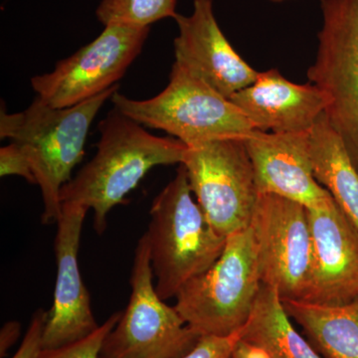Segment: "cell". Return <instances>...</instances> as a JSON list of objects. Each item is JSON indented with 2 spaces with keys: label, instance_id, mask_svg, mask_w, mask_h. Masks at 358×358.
<instances>
[{
  "label": "cell",
  "instance_id": "cell-1",
  "mask_svg": "<svg viewBox=\"0 0 358 358\" xmlns=\"http://www.w3.org/2000/svg\"><path fill=\"white\" fill-rule=\"evenodd\" d=\"M96 152L61 189V203L94 211L99 235L107 229V217L136 187L150 169L181 164L187 145L171 136L148 133L138 122L112 110L99 124Z\"/></svg>",
  "mask_w": 358,
  "mask_h": 358
},
{
  "label": "cell",
  "instance_id": "cell-2",
  "mask_svg": "<svg viewBox=\"0 0 358 358\" xmlns=\"http://www.w3.org/2000/svg\"><path fill=\"white\" fill-rule=\"evenodd\" d=\"M117 89L119 85H115L88 101L63 109L50 107L38 96L22 112L8 114L1 109L0 138L20 145L31 164L43 199L42 223H57L62 210L61 189L83 159L92 122Z\"/></svg>",
  "mask_w": 358,
  "mask_h": 358
},
{
  "label": "cell",
  "instance_id": "cell-3",
  "mask_svg": "<svg viewBox=\"0 0 358 358\" xmlns=\"http://www.w3.org/2000/svg\"><path fill=\"white\" fill-rule=\"evenodd\" d=\"M145 233L157 293L164 301L176 298L186 282L203 274L222 254L227 238L212 227L193 199L185 167L152 201Z\"/></svg>",
  "mask_w": 358,
  "mask_h": 358
},
{
  "label": "cell",
  "instance_id": "cell-4",
  "mask_svg": "<svg viewBox=\"0 0 358 358\" xmlns=\"http://www.w3.org/2000/svg\"><path fill=\"white\" fill-rule=\"evenodd\" d=\"M112 103L141 126L166 131L187 147L221 138H245L256 129L229 99L176 62L169 85L159 95L134 100L115 92Z\"/></svg>",
  "mask_w": 358,
  "mask_h": 358
},
{
  "label": "cell",
  "instance_id": "cell-5",
  "mask_svg": "<svg viewBox=\"0 0 358 358\" xmlns=\"http://www.w3.org/2000/svg\"><path fill=\"white\" fill-rule=\"evenodd\" d=\"M261 287L256 240L249 226L227 237L218 260L186 282L174 307L201 336H228L248 322Z\"/></svg>",
  "mask_w": 358,
  "mask_h": 358
},
{
  "label": "cell",
  "instance_id": "cell-6",
  "mask_svg": "<svg viewBox=\"0 0 358 358\" xmlns=\"http://www.w3.org/2000/svg\"><path fill=\"white\" fill-rule=\"evenodd\" d=\"M154 280L143 234L134 253L128 307L103 341L100 358H182L196 345L201 334L164 303Z\"/></svg>",
  "mask_w": 358,
  "mask_h": 358
},
{
  "label": "cell",
  "instance_id": "cell-7",
  "mask_svg": "<svg viewBox=\"0 0 358 358\" xmlns=\"http://www.w3.org/2000/svg\"><path fill=\"white\" fill-rule=\"evenodd\" d=\"M322 25L310 83L326 95V115L358 169V0H320Z\"/></svg>",
  "mask_w": 358,
  "mask_h": 358
},
{
  "label": "cell",
  "instance_id": "cell-8",
  "mask_svg": "<svg viewBox=\"0 0 358 358\" xmlns=\"http://www.w3.org/2000/svg\"><path fill=\"white\" fill-rule=\"evenodd\" d=\"M181 164L197 203L218 234L227 238L249 227L259 192L243 138L187 147Z\"/></svg>",
  "mask_w": 358,
  "mask_h": 358
},
{
  "label": "cell",
  "instance_id": "cell-9",
  "mask_svg": "<svg viewBox=\"0 0 358 358\" xmlns=\"http://www.w3.org/2000/svg\"><path fill=\"white\" fill-rule=\"evenodd\" d=\"M150 27L105 26L91 43L31 79L40 100L55 109L73 107L117 85L143 50Z\"/></svg>",
  "mask_w": 358,
  "mask_h": 358
},
{
  "label": "cell",
  "instance_id": "cell-10",
  "mask_svg": "<svg viewBox=\"0 0 358 358\" xmlns=\"http://www.w3.org/2000/svg\"><path fill=\"white\" fill-rule=\"evenodd\" d=\"M250 227L255 236L262 284L281 300L303 301L312 266V233L307 207L259 193Z\"/></svg>",
  "mask_w": 358,
  "mask_h": 358
},
{
  "label": "cell",
  "instance_id": "cell-11",
  "mask_svg": "<svg viewBox=\"0 0 358 358\" xmlns=\"http://www.w3.org/2000/svg\"><path fill=\"white\" fill-rule=\"evenodd\" d=\"M308 209L312 266L303 301L343 306L358 301V230L333 197Z\"/></svg>",
  "mask_w": 358,
  "mask_h": 358
},
{
  "label": "cell",
  "instance_id": "cell-12",
  "mask_svg": "<svg viewBox=\"0 0 358 358\" xmlns=\"http://www.w3.org/2000/svg\"><path fill=\"white\" fill-rule=\"evenodd\" d=\"M88 209L63 203L57 220L55 255L57 277L53 305L45 324L42 346L57 348L81 341L99 329L91 306V296L78 262L80 240Z\"/></svg>",
  "mask_w": 358,
  "mask_h": 358
},
{
  "label": "cell",
  "instance_id": "cell-13",
  "mask_svg": "<svg viewBox=\"0 0 358 358\" xmlns=\"http://www.w3.org/2000/svg\"><path fill=\"white\" fill-rule=\"evenodd\" d=\"M176 62L225 98L255 82L259 72L247 64L223 34L213 0H193L189 16L176 14Z\"/></svg>",
  "mask_w": 358,
  "mask_h": 358
},
{
  "label": "cell",
  "instance_id": "cell-14",
  "mask_svg": "<svg viewBox=\"0 0 358 358\" xmlns=\"http://www.w3.org/2000/svg\"><path fill=\"white\" fill-rule=\"evenodd\" d=\"M243 141L259 193L285 197L307 208L331 196L313 176L308 131L275 134L255 129Z\"/></svg>",
  "mask_w": 358,
  "mask_h": 358
},
{
  "label": "cell",
  "instance_id": "cell-15",
  "mask_svg": "<svg viewBox=\"0 0 358 358\" xmlns=\"http://www.w3.org/2000/svg\"><path fill=\"white\" fill-rule=\"evenodd\" d=\"M256 129L275 134L308 133L326 112V95L315 85L294 84L277 69L259 72L254 83L229 99Z\"/></svg>",
  "mask_w": 358,
  "mask_h": 358
},
{
  "label": "cell",
  "instance_id": "cell-16",
  "mask_svg": "<svg viewBox=\"0 0 358 358\" xmlns=\"http://www.w3.org/2000/svg\"><path fill=\"white\" fill-rule=\"evenodd\" d=\"M322 358H358V301L343 306L282 300Z\"/></svg>",
  "mask_w": 358,
  "mask_h": 358
},
{
  "label": "cell",
  "instance_id": "cell-17",
  "mask_svg": "<svg viewBox=\"0 0 358 358\" xmlns=\"http://www.w3.org/2000/svg\"><path fill=\"white\" fill-rule=\"evenodd\" d=\"M313 176L358 230V169L324 113L308 131Z\"/></svg>",
  "mask_w": 358,
  "mask_h": 358
},
{
  "label": "cell",
  "instance_id": "cell-18",
  "mask_svg": "<svg viewBox=\"0 0 358 358\" xmlns=\"http://www.w3.org/2000/svg\"><path fill=\"white\" fill-rule=\"evenodd\" d=\"M242 338L262 346L273 358H322L292 324L278 292L263 284Z\"/></svg>",
  "mask_w": 358,
  "mask_h": 358
},
{
  "label": "cell",
  "instance_id": "cell-19",
  "mask_svg": "<svg viewBox=\"0 0 358 358\" xmlns=\"http://www.w3.org/2000/svg\"><path fill=\"white\" fill-rule=\"evenodd\" d=\"M176 3L178 0H102L96 15L103 26L147 28L164 18L176 17Z\"/></svg>",
  "mask_w": 358,
  "mask_h": 358
},
{
  "label": "cell",
  "instance_id": "cell-20",
  "mask_svg": "<svg viewBox=\"0 0 358 358\" xmlns=\"http://www.w3.org/2000/svg\"><path fill=\"white\" fill-rule=\"evenodd\" d=\"M122 312L112 315L89 336L61 348L42 350L39 358H100L103 341L121 319Z\"/></svg>",
  "mask_w": 358,
  "mask_h": 358
},
{
  "label": "cell",
  "instance_id": "cell-21",
  "mask_svg": "<svg viewBox=\"0 0 358 358\" xmlns=\"http://www.w3.org/2000/svg\"><path fill=\"white\" fill-rule=\"evenodd\" d=\"M242 329L228 336H201L196 345L182 358H231Z\"/></svg>",
  "mask_w": 358,
  "mask_h": 358
},
{
  "label": "cell",
  "instance_id": "cell-22",
  "mask_svg": "<svg viewBox=\"0 0 358 358\" xmlns=\"http://www.w3.org/2000/svg\"><path fill=\"white\" fill-rule=\"evenodd\" d=\"M17 176L31 185H36L31 164L24 150L17 143H10L0 148V176Z\"/></svg>",
  "mask_w": 358,
  "mask_h": 358
},
{
  "label": "cell",
  "instance_id": "cell-23",
  "mask_svg": "<svg viewBox=\"0 0 358 358\" xmlns=\"http://www.w3.org/2000/svg\"><path fill=\"white\" fill-rule=\"evenodd\" d=\"M48 315V312H45L41 308L33 313L31 322L22 343L13 358H39L40 353L43 350L42 338Z\"/></svg>",
  "mask_w": 358,
  "mask_h": 358
},
{
  "label": "cell",
  "instance_id": "cell-24",
  "mask_svg": "<svg viewBox=\"0 0 358 358\" xmlns=\"http://www.w3.org/2000/svg\"><path fill=\"white\" fill-rule=\"evenodd\" d=\"M231 358H273V357L262 346L241 338L237 341Z\"/></svg>",
  "mask_w": 358,
  "mask_h": 358
},
{
  "label": "cell",
  "instance_id": "cell-25",
  "mask_svg": "<svg viewBox=\"0 0 358 358\" xmlns=\"http://www.w3.org/2000/svg\"><path fill=\"white\" fill-rule=\"evenodd\" d=\"M21 324L15 320L6 322L0 331V357H6L9 348L17 341L20 336Z\"/></svg>",
  "mask_w": 358,
  "mask_h": 358
},
{
  "label": "cell",
  "instance_id": "cell-26",
  "mask_svg": "<svg viewBox=\"0 0 358 358\" xmlns=\"http://www.w3.org/2000/svg\"><path fill=\"white\" fill-rule=\"evenodd\" d=\"M270 1H273V2H284V1H287V0H270Z\"/></svg>",
  "mask_w": 358,
  "mask_h": 358
}]
</instances>
